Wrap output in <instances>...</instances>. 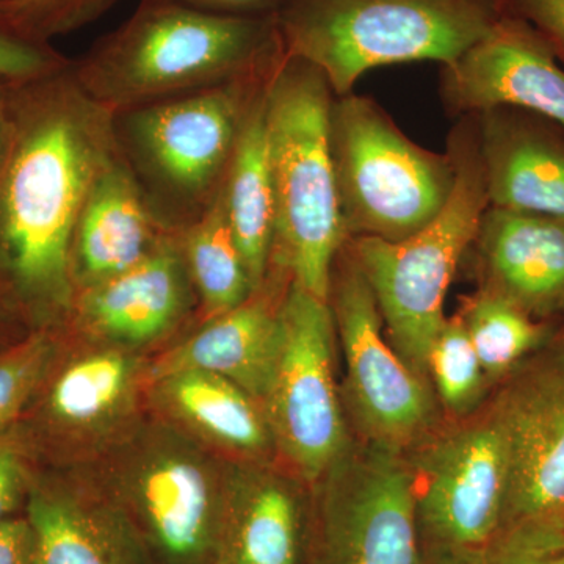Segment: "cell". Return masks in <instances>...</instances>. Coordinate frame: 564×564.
Returning a JSON list of instances; mask_svg holds the SVG:
<instances>
[{
    "instance_id": "obj_40",
    "label": "cell",
    "mask_w": 564,
    "mask_h": 564,
    "mask_svg": "<svg viewBox=\"0 0 564 564\" xmlns=\"http://www.w3.org/2000/svg\"><path fill=\"white\" fill-rule=\"evenodd\" d=\"M555 564H564V543L562 547L558 549V552H556Z\"/></svg>"
},
{
    "instance_id": "obj_8",
    "label": "cell",
    "mask_w": 564,
    "mask_h": 564,
    "mask_svg": "<svg viewBox=\"0 0 564 564\" xmlns=\"http://www.w3.org/2000/svg\"><path fill=\"white\" fill-rule=\"evenodd\" d=\"M328 303L356 429L366 443L410 454L437 429L436 399L389 343L372 288L347 242L334 261Z\"/></svg>"
},
{
    "instance_id": "obj_36",
    "label": "cell",
    "mask_w": 564,
    "mask_h": 564,
    "mask_svg": "<svg viewBox=\"0 0 564 564\" xmlns=\"http://www.w3.org/2000/svg\"><path fill=\"white\" fill-rule=\"evenodd\" d=\"M18 84L0 82V169L9 155L11 135H13V110H11V95Z\"/></svg>"
},
{
    "instance_id": "obj_33",
    "label": "cell",
    "mask_w": 564,
    "mask_h": 564,
    "mask_svg": "<svg viewBox=\"0 0 564 564\" xmlns=\"http://www.w3.org/2000/svg\"><path fill=\"white\" fill-rule=\"evenodd\" d=\"M496 6L502 17L527 22L564 58V0H496Z\"/></svg>"
},
{
    "instance_id": "obj_22",
    "label": "cell",
    "mask_w": 564,
    "mask_h": 564,
    "mask_svg": "<svg viewBox=\"0 0 564 564\" xmlns=\"http://www.w3.org/2000/svg\"><path fill=\"white\" fill-rule=\"evenodd\" d=\"M307 536L299 494L258 477L223 492L214 564H302Z\"/></svg>"
},
{
    "instance_id": "obj_30",
    "label": "cell",
    "mask_w": 564,
    "mask_h": 564,
    "mask_svg": "<svg viewBox=\"0 0 564 564\" xmlns=\"http://www.w3.org/2000/svg\"><path fill=\"white\" fill-rule=\"evenodd\" d=\"M564 543V533L549 530L511 527L486 545L473 564H555V556Z\"/></svg>"
},
{
    "instance_id": "obj_34",
    "label": "cell",
    "mask_w": 564,
    "mask_h": 564,
    "mask_svg": "<svg viewBox=\"0 0 564 564\" xmlns=\"http://www.w3.org/2000/svg\"><path fill=\"white\" fill-rule=\"evenodd\" d=\"M0 564H35L32 529L25 516L0 524Z\"/></svg>"
},
{
    "instance_id": "obj_17",
    "label": "cell",
    "mask_w": 564,
    "mask_h": 564,
    "mask_svg": "<svg viewBox=\"0 0 564 564\" xmlns=\"http://www.w3.org/2000/svg\"><path fill=\"white\" fill-rule=\"evenodd\" d=\"M473 247L480 288L518 304L536 321L564 318V220L489 206Z\"/></svg>"
},
{
    "instance_id": "obj_9",
    "label": "cell",
    "mask_w": 564,
    "mask_h": 564,
    "mask_svg": "<svg viewBox=\"0 0 564 564\" xmlns=\"http://www.w3.org/2000/svg\"><path fill=\"white\" fill-rule=\"evenodd\" d=\"M422 547L474 560L500 533L510 467L491 406L434 430L406 455Z\"/></svg>"
},
{
    "instance_id": "obj_13",
    "label": "cell",
    "mask_w": 564,
    "mask_h": 564,
    "mask_svg": "<svg viewBox=\"0 0 564 564\" xmlns=\"http://www.w3.org/2000/svg\"><path fill=\"white\" fill-rule=\"evenodd\" d=\"M441 96L455 113L514 109L564 131V68L527 22L500 17L441 76Z\"/></svg>"
},
{
    "instance_id": "obj_39",
    "label": "cell",
    "mask_w": 564,
    "mask_h": 564,
    "mask_svg": "<svg viewBox=\"0 0 564 564\" xmlns=\"http://www.w3.org/2000/svg\"><path fill=\"white\" fill-rule=\"evenodd\" d=\"M14 0H0V17H2L3 13H6V10L9 9L11 3H13Z\"/></svg>"
},
{
    "instance_id": "obj_7",
    "label": "cell",
    "mask_w": 564,
    "mask_h": 564,
    "mask_svg": "<svg viewBox=\"0 0 564 564\" xmlns=\"http://www.w3.org/2000/svg\"><path fill=\"white\" fill-rule=\"evenodd\" d=\"M329 128L347 239L399 242L443 210L455 185L451 152L423 150L364 96L334 99Z\"/></svg>"
},
{
    "instance_id": "obj_21",
    "label": "cell",
    "mask_w": 564,
    "mask_h": 564,
    "mask_svg": "<svg viewBox=\"0 0 564 564\" xmlns=\"http://www.w3.org/2000/svg\"><path fill=\"white\" fill-rule=\"evenodd\" d=\"M35 564H140L139 536L117 511L33 477L24 507Z\"/></svg>"
},
{
    "instance_id": "obj_31",
    "label": "cell",
    "mask_w": 564,
    "mask_h": 564,
    "mask_svg": "<svg viewBox=\"0 0 564 564\" xmlns=\"http://www.w3.org/2000/svg\"><path fill=\"white\" fill-rule=\"evenodd\" d=\"M70 58L54 44L35 43L0 29V82L24 84L65 69Z\"/></svg>"
},
{
    "instance_id": "obj_10",
    "label": "cell",
    "mask_w": 564,
    "mask_h": 564,
    "mask_svg": "<svg viewBox=\"0 0 564 564\" xmlns=\"http://www.w3.org/2000/svg\"><path fill=\"white\" fill-rule=\"evenodd\" d=\"M317 484L307 564H421L414 475L406 455L351 441Z\"/></svg>"
},
{
    "instance_id": "obj_14",
    "label": "cell",
    "mask_w": 564,
    "mask_h": 564,
    "mask_svg": "<svg viewBox=\"0 0 564 564\" xmlns=\"http://www.w3.org/2000/svg\"><path fill=\"white\" fill-rule=\"evenodd\" d=\"M193 291L177 231L126 272L74 293L66 322L111 344L137 347L174 328L187 314Z\"/></svg>"
},
{
    "instance_id": "obj_20",
    "label": "cell",
    "mask_w": 564,
    "mask_h": 564,
    "mask_svg": "<svg viewBox=\"0 0 564 564\" xmlns=\"http://www.w3.org/2000/svg\"><path fill=\"white\" fill-rule=\"evenodd\" d=\"M132 377V362L118 351L91 352L61 367L55 359L13 429L31 455L46 451L63 434L110 421L124 406Z\"/></svg>"
},
{
    "instance_id": "obj_23",
    "label": "cell",
    "mask_w": 564,
    "mask_h": 564,
    "mask_svg": "<svg viewBox=\"0 0 564 564\" xmlns=\"http://www.w3.org/2000/svg\"><path fill=\"white\" fill-rule=\"evenodd\" d=\"M265 93L267 87L252 104L243 122L221 187L226 217L254 292L262 288L269 276L274 242V196L267 144Z\"/></svg>"
},
{
    "instance_id": "obj_29",
    "label": "cell",
    "mask_w": 564,
    "mask_h": 564,
    "mask_svg": "<svg viewBox=\"0 0 564 564\" xmlns=\"http://www.w3.org/2000/svg\"><path fill=\"white\" fill-rule=\"evenodd\" d=\"M120 0H14L0 17V29L35 43L54 44L58 36L87 28Z\"/></svg>"
},
{
    "instance_id": "obj_4",
    "label": "cell",
    "mask_w": 564,
    "mask_h": 564,
    "mask_svg": "<svg viewBox=\"0 0 564 564\" xmlns=\"http://www.w3.org/2000/svg\"><path fill=\"white\" fill-rule=\"evenodd\" d=\"M502 17L496 0H281L282 50L321 70L336 98L373 68L451 65Z\"/></svg>"
},
{
    "instance_id": "obj_15",
    "label": "cell",
    "mask_w": 564,
    "mask_h": 564,
    "mask_svg": "<svg viewBox=\"0 0 564 564\" xmlns=\"http://www.w3.org/2000/svg\"><path fill=\"white\" fill-rule=\"evenodd\" d=\"M223 492L191 456H155L129 485L126 519L170 564H214Z\"/></svg>"
},
{
    "instance_id": "obj_35",
    "label": "cell",
    "mask_w": 564,
    "mask_h": 564,
    "mask_svg": "<svg viewBox=\"0 0 564 564\" xmlns=\"http://www.w3.org/2000/svg\"><path fill=\"white\" fill-rule=\"evenodd\" d=\"M191 9L223 17L270 18L276 14L281 0H166Z\"/></svg>"
},
{
    "instance_id": "obj_18",
    "label": "cell",
    "mask_w": 564,
    "mask_h": 564,
    "mask_svg": "<svg viewBox=\"0 0 564 564\" xmlns=\"http://www.w3.org/2000/svg\"><path fill=\"white\" fill-rule=\"evenodd\" d=\"M174 232L152 207L121 151L82 206L70 248L74 293L137 265Z\"/></svg>"
},
{
    "instance_id": "obj_28",
    "label": "cell",
    "mask_w": 564,
    "mask_h": 564,
    "mask_svg": "<svg viewBox=\"0 0 564 564\" xmlns=\"http://www.w3.org/2000/svg\"><path fill=\"white\" fill-rule=\"evenodd\" d=\"M58 328L28 332L0 348V433L25 413L61 350Z\"/></svg>"
},
{
    "instance_id": "obj_16",
    "label": "cell",
    "mask_w": 564,
    "mask_h": 564,
    "mask_svg": "<svg viewBox=\"0 0 564 564\" xmlns=\"http://www.w3.org/2000/svg\"><path fill=\"white\" fill-rule=\"evenodd\" d=\"M291 284V274L272 263L261 289L236 310L206 321L155 364L152 378L203 370L232 381L262 403L280 352V310Z\"/></svg>"
},
{
    "instance_id": "obj_38",
    "label": "cell",
    "mask_w": 564,
    "mask_h": 564,
    "mask_svg": "<svg viewBox=\"0 0 564 564\" xmlns=\"http://www.w3.org/2000/svg\"><path fill=\"white\" fill-rule=\"evenodd\" d=\"M20 325L22 323L14 317V314L0 303V337L6 336L7 333Z\"/></svg>"
},
{
    "instance_id": "obj_3",
    "label": "cell",
    "mask_w": 564,
    "mask_h": 564,
    "mask_svg": "<svg viewBox=\"0 0 564 564\" xmlns=\"http://www.w3.org/2000/svg\"><path fill=\"white\" fill-rule=\"evenodd\" d=\"M334 93L310 63L284 55L267 85L265 129L274 196L272 262L328 302L347 242L332 151Z\"/></svg>"
},
{
    "instance_id": "obj_5",
    "label": "cell",
    "mask_w": 564,
    "mask_h": 564,
    "mask_svg": "<svg viewBox=\"0 0 564 564\" xmlns=\"http://www.w3.org/2000/svg\"><path fill=\"white\" fill-rule=\"evenodd\" d=\"M448 150L454 191L429 225L399 242L347 239L372 288L389 343L426 381L430 347L445 321V295L489 207L477 126L466 122L455 131Z\"/></svg>"
},
{
    "instance_id": "obj_19",
    "label": "cell",
    "mask_w": 564,
    "mask_h": 564,
    "mask_svg": "<svg viewBox=\"0 0 564 564\" xmlns=\"http://www.w3.org/2000/svg\"><path fill=\"white\" fill-rule=\"evenodd\" d=\"M489 206L564 220V139L514 109L480 113Z\"/></svg>"
},
{
    "instance_id": "obj_12",
    "label": "cell",
    "mask_w": 564,
    "mask_h": 564,
    "mask_svg": "<svg viewBox=\"0 0 564 564\" xmlns=\"http://www.w3.org/2000/svg\"><path fill=\"white\" fill-rule=\"evenodd\" d=\"M507 443L503 529L564 533V325L489 400Z\"/></svg>"
},
{
    "instance_id": "obj_11",
    "label": "cell",
    "mask_w": 564,
    "mask_h": 564,
    "mask_svg": "<svg viewBox=\"0 0 564 564\" xmlns=\"http://www.w3.org/2000/svg\"><path fill=\"white\" fill-rule=\"evenodd\" d=\"M280 325V352L261 404L282 454L317 484L351 444L334 381L336 323L328 302L292 282Z\"/></svg>"
},
{
    "instance_id": "obj_27",
    "label": "cell",
    "mask_w": 564,
    "mask_h": 564,
    "mask_svg": "<svg viewBox=\"0 0 564 564\" xmlns=\"http://www.w3.org/2000/svg\"><path fill=\"white\" fill-rule=\"evenodd\" d=\"M429 380L455 421L485 406L489 383L459 315L445 317L429 351Z\"/></svg>"
},
{
    "instance_id": "obj_6",
    "label": "cell",
    "mask_w": 564,
    "mask_h": 564,
    "mask_svg": "<svg viewBox=\"0 0 564 564\" xmlns=\"http://www.w3.org/2000/svg\"><path fill=\"white\" fill-rule=\"evenodd\" d=\"M276 68L115 115L122 154L166 225L182 231L217 199L243 122Z\"/></svg>"
},
{
    "instance_id": "obj_26",
    "label": "cell",
    "mask_w": 564,
    "mask_h": 564,
    "mask_svg": "<svg viewBox=\"0 0 564 564\" xmlns=\"http://www.w3.org/2000/svg\"><path fill=\"white\" fill-rule=\"evenodd\" d=\"M458 315L491 386L540 350L560 328L556 323L536 321L518 304L485 288L463 299Z\"/></svg>"
},
{
    "instance_id": "obj_37",
    "label": "cell",
    "mask_w": 564,
    "mask_h": 564,
    "mask_svg": "<svg viewBox=\"0 0 564 564\" xmlns=\"http://www.w3.org/2000/svg\"><path fill=\"white\" fill-rule=\"evenodd\" d=\"M421 564H473L470 560L462 558L445 552L432 551V549H422Z\"/></svg>"
},
{
    "instance_id": "obj_2",
    "label": "cell",
    "mask_w": 564,
    "mask_h": 564,
    "mask_svg": "<svg viewBox=\"0 0 564 564\" xmlns=\"http://www.w3.org/2000/svg\"><path fill=\"white\" fill-rule=\"evenodd\" d=\"M274 17H223L140 0L115 31L70 58L85 95L111 115L272 73L284 58Z\"/></svg>"
},
{
    "instance_id": "obj_32",
    "label": "cell",
    "mask_w": 564,
    "mask_h": 564,
    "mask_svg": "<svg viewBox=\"0 0 564 564\" xmlns=\"http://www.w3.org/2000/svg\"><path fill=\"white\" fill-rule=\"evenodd\" d=\"M31 452L11 426L0 433V524L25 507L33 477Z\"/></svg>"
},
{
    "instance_id": "obj_1",
    "label": "cell",
    "mask_w": 564,
    "mask_h": 564,
    "mask_svg": "<svg viewBox=\"0 0 564 564\" xmlns=\"http://www.w3.org/2000/svg\"><path fill=\"white\" fill-rule=\"evenodd\" d=\"M0 169V303L35 329L68 321L70 248L93 184L121 152L115 117L65 69L18 84Z\"/></svg>"
},
{
    "instance_id": "obj_25",
    "label": "cell",
    "mask_w": 564,
    "mask_h": 564,
    "mask_svg": "<svg viewBox=\"0 0 564 564\" xmlns=\"http://www.w3.org/2000/svg\"><path fill=\"white\" fill-rule=\"evenodd\" d=\"M182 250L204 322L236 310L254 293L226 217L221 191L198 220L182 229Z\"/></svg>"
},
{
    "instance_id": "obj_24",
    "label": "cell",
    "mask_w": 564,
    "mask_h": 564,
    "mask_svg": "<svg viewBox=\"0 0 564 564\" xmlns=\"http://www.w3.org/2000/svg\"><path fill=\"white\" fill-rule=\"evenodd\" d=\"M155 383L174 417L212 443L243 454H261L273 440L262 404L220 375L180 370Z\"/></svg>"
}]
</instances>
